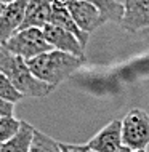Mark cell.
<instances>
[{
    "mask_svg": "<svg viewBox=\"0 0 149 152\" xmlns=\"http://www.w3.org/2000/svg\"><path fill=\"white\" fill-rule=\"evenodd\" d=\"M26 63L31 69V72L37 79L56 88L68 77H71L85 63V59H80L77 56H72L64 51L50 50L40 56L27 59Z\"/></svg>",
    "mask_w": 149,
    "mask_h": 152,
    "instance_id": "cell-1",
    "label": "cell"
},
{
    "mask_svg": "<svg viewBox=\"0 0 149 152\" xmlns=\"http://www.w3.org/2000/svg\"><path fill=\"white\" fill-rule=\"evenodd\" d=\"M0 72L10 79V82L23 96L45 98L55 90L51 85L39 80L31 72L26 59L10 53L5 47H0Z\"/></svg>",
    "mask_w": 149,
    "mask_h": 152,
    "instance_id": "cell-2",
    "label": "cell"
},
{
    "mask_svg": "<svg viewBox=\"0 0 149 152\" xmlns=\"http://www.w3.org/2000/svg\"><path fill=\"white\" fill-rule=\"evenodd\" d=\"M3 47L10 53L26 61L53 50L45 39L43 31L39 27H27V29L18 31Z\"/></svg>",
    "mask_w": 149,
    "mask_h": 152,
    "instance_id": "cell-3",
    "label": "cell"
},
{
    "mask_svg": "<svg viewBox=\"0 0 149 152\" xmlns=\"http://www.w3.org/2000/svg\"><path fill=\"white\" fill-rule=\"evenodd\" d=\"M122 144L133 151H146L149 146V114L144 109H131L122 118Z\"/></svg>",
    "mask_w": 149,
    "mask_h": 152,
    "instance_id": "cell-4",
    "label": "cell"
},
{
    "mask_svg": "<svg viewBox=\"0 0 149 152\" xmlns=\"http://www.w3.org/2000/svg\"><path fill=\"white\" fill-rule=\"evenodd\" d=\"M66 7H68L76 24L80 27V31H84L88 35L96 31L98 27H101L104 23H107L101 11L88 2H84V0H66Z\"/></svg>",
    "mask_w": 149,
    "mask_h": 152,
    "instance_id": "cell-5",
    "label": "cell"
},
{
    "mask_svg": "<svg viewBox=\"0 0 149 152\" xmlns=\"http://www.w3.org/2000/svg\"><path fill=\"white\" fill-rule=\"evenodd\" d=\"M42 31L45 34L47 42L50 43V47L53 50L64 51L72 56H77L80 59H85V47L80 43V40L72 32L66 31L59 26H55V24H47Z\"/></svg>",
    "mask_w": 149,
    "mask_h": 152,
    "instance_id": "cell-6",
    "label": "cell"
},
{
    "mask_svg": "<svg viewBox=\"0 0 149 152\" xmlns=\"http://www.w3.org/2000/svg\"><path fill=\"white\" fill-rule=\"evenodd\" d=\"M29 2L31 0H13L5 7L2 16H0V47H3L21 29Z\"/></svg>",
    "mask_w": 149,
    "mask_h": 152,
    "instance_id": "cell-7",
    "label": "cell"
},
{
    "mask_svg": "<svg viewBox=\"0 0 149 152\" xmlns=\"http://www.w3.org/2000/svg\"><path fill=\"white\" fill-rule=\"evenodd\" d=\"M122 146V120L119 118L111 120L87 142L88 151L93 152H117Z\"/></svg>",
    "mask_w": 149,
    "mask_h": 152,
    "instance_id": "cell-8",
    "label": "cell"
},
{
    "mask_svg": "<svg viewBox=\"0 0 149 152\" xmlns=\"http://www.w3.org/2000/svg\"><path fill=\"white\" fill-rule=\"evenodd\" d=\"M120 27L127 32H138L149 27V0H123Z\"/></svg>",
    "mask_w": 149,
    "mask_h": 152,
    "instance_id": "cell-9",
    "label": "cell"
},
{
    "mask_svg": "<svg viewBox=\"0 0 149 152\" xmlns=\"http://www.w3.org/2000/svg\"><path fill=\"white\" fill-rule=\"evenodd\" d=\"M53 3H55V0H31L27 5L26 18H24L21 29H27V27L43 29L47 24H50L53 13Z\"/></svg>",
    "mask_w": 149,
    "mask_h": 152,
    "instance_id": "cell-10",
    "label": "cell"
},
{
    "mask_svg": "<svg viewBox=\"0 0 149 152\" xmlns=\"http://www.w3.org/2000/svg\"><path fill=\"white\" fill-rule=\"evenodd\" d=\"M50 24H55V26H59V27H63V29H66V31L72 32V34L80 40V43L84 45V47H87L90 35L85 34L84 31H80V27H79L76 24V21L72 19V16H71V13H69L68 7H66V0H55Z\"/></svg>",
    "mask_w": 149,
    "mask_h": 152,
    "instance_id": "cell-11",
    "label": "cell"
},
{
    "mask_svg": "<svg viewBox=\"0 0 149 152\" xmlns=\"http://www.w3.org/2000/svg\"><path fill=\"white\" fill-rule=\"evenodd\" d=\"M35 128L32 125H29L27 122H21V130L18 131L15 138H11L10 141L3 142L0 147V152H29L32 144V138H34Z\"/></svg>",
    "mask_w": 149,
    "mask_h": 152,
    "instance_id": "cell-12",
    "label": "cell"
},
{
    "mask_svg": "<svg viewBox=\"0 0 149 152\" xmlns=\"http://www.w3.org/2000/svg\"><path fill=\"white\" fill-rule=\"evenodd\" d=\"M95 5L99 11L103 13V16L106 18L107 23H122V16H123V5L119 3L117 0H84Z\"/></svg>",
    "mask_w": 149,
    "mask_h": 152,
    "instance_id": "cell-13",
    "label": "cell"
},
{
    "mask_svg": "<svg viewBox=\"0 0 149 152\" xmlns=\"http://www.w3.org/2000/svg\"><path fill=\"white\" fill-rule=\"evenodd\" d=\"M29 152H63V149H61V142L55 141L42 131L35 130Z\"/></svg>",
    "mask_w": 149,
    "mask_h": 152,
    "instance_id": "cell-14",
    "label": "cell"
},
{
    "mask_svg": "<svg viewBox=\"0 0 149 152\" xmlns=\"http://www.w3.org/2000/svg\"><path fill=\"white\" fill-rule=\"evenodd\" d=\"M21 122L15 117H0V144L10 141L21 130Z\"/></svg>",
    "mask_w": 149,
    "mask_h": 152,
    "instance_id": "cell-15",
    "label": "cell"
},
{
    "mask_svg": "<svg viewBox=\"0 0 149 152\" xmlns=\"http://www.w3.org/2000/svg\"><path fill=\"white\" fill-rule=\"evenodd\" d=\"M0 98L2 99H7L10 102H15V104H18L19 101L23 99V94L16 90V87L10 82L7 75H3L2 72H0Z\"/></svg>",
    "mask_w": 149,
    "mask_h": 152,
    "instance_id": "cell-16",
    "label": "cell"
},
{
    "mask_svg": "<svg viewBox=\"0 0 149 152\" xmlns=\"http://www.w3.org/2000/svg\"><path fill=\"white\" fill-rule=\"evenodd\" d=\"M15 102L0 98V117H15Z\"/></svg>",
    "mask_w": 149,
    "mask_h": 152,
    "instance_id": "cell-17",
    "label": "cell"
},
{
    "mask_svg": "<svg viewBox=\"0 0 149 152\" xmlns=\"http://www.w3.org/2000/svg\"><path fill=\"white\" fill-rule=\"evenodd\" d=\"M61 149L63 152H88V147L87 144H64L61 142Z\"/></svg>",
    "mask_w": 149,
    "mask_h": 152,
    "instance_id": "cell-18",
    "label": "cell"
},
{
    "mask_svg": "<svg viewBox=\"0 0 149 152\" xmlns=\"http://www.w3.org/2000/svg\"><path fill=\"white\" fill-rule=\"evenodd\" d=\"M117 152H131V151L128 149V147H125V146H122V147H120V149H119Z\"/></svg>",
    "mask_w": 149,
    "mask_h": 152,
    "instance_id": "cell-19",
    "label": "cell"
},
{
    "mask_svg": "<svg viewBox=\"0 0 149 152\" xmlns=\"http://www.w3.org/2000/svg\"><path fill=\"white\" fill-rule=\"evenodd\" d=\"M5 3H2V2H0V16H2V13H3V10H5Z\"/></svg>",
    "mask_w": 149,
    "mask_h": 152,
    "instance_id": "cell-20",
    "label": "cell"
},
{
    "mask_svg": "<svg viewBox=\"0 0 149 152\" xmlns=\"http://www.w3.org/2000/svg\"><path fill=\"white\" fill-rule=\"evenodd\" d=\"M0 2H2V3H5V5H8V3H11L13 0H0Z\"/></svg>",
    "mask_w": 149,
    "mask_h": 152,
    "instance_id": "cell-21",
    "label": "cell"
},
{
    "mask_svg": "<svg viewBox=\"0 0 149 152\" xmlns=\"http://www.w3.org/2000/svg\"><path fill=\"white\" fill-rule=\"evenodd\" d=\"M133 152H148V151H133Z\"/></svg>",
    "mask_w": 149,
    "mask_h": 152,
    "instance_id": "cell-22",
    "label": "cell"
},
{
    "mask_svg": "<svg viewBox=\"0 0 149 152\" xmlns=\"http://www.w3.org/2000/svg\"><path fill=\"white\" fill-rule=\"evenodd\" d=\"M117 2H119V3H122V5H123V0H117Z\"/></svg>",
    "mask_w": 149,
    "mask_h": 152,
    "instance_id": "cell-23",
    "label": "cell"
},
{
    "mask_svg": "<svg viewBox=\"0 0 149 152\" xmlns=\"http://www.w3.org/2000/svg\"><path fill=\"white\" fill-rule=\"evenodd\" d=\"M88 152H93V151H88Z\"/></svg>",
    "mask_w": 149,
    "mask_h": 152,
    "instance_id": "cell-24",
    "label": "cell"
},
{
    "mask_svg": "<svg viewBox=\"0 0 149 152\" xmlns=\"http://www.w3.org/2000/svg\"><path fill=\"white\" fill-rule=\"evenodd\" d=\"M0 147H2V144H0Z\"/></svg>",
    "mask_w": 149,
    "mask_h": 152,
    "instance_id": "cell-25",
    "label": "cell"
}]
</instances>
